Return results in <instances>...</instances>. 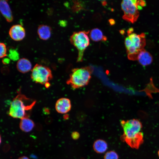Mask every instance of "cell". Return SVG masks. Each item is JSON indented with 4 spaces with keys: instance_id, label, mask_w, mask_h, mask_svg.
Masks as SVG:
<instances>
[{
    "instance_id": "12",
    "label": "cell",
    "mask_w": 159,
    "mask_h": 159,
    "mask_svg": "<svg viewBox=\"0 0 159 159\" xmlns=\"http://www.w3.org/2000/svg\"><path fill=\"white\" fill-rule=\"evenodd\" d=\"M16 68L19 72L25 73L31 70L32 65L29 60L23 58L18 61L16 64Z\"/></svg>"
},
{
    "instance_id": "2",
    "label": "cell",
    "mask_w": 159,
    "mask_h": 159,
    "mask_svg": "<svg viewBox=\"0 0 159 159\" xmlns=\"http://www.w3.org/2000/svg\"><path fill=\"white\" fill-rule=\"evenodd\" d=\"M132 28L127 31V36L125 40L128 58L130 60H137L140 52L143 49L146 44L145 35L144 33L137 34L133 32Z\"/></svg>"
},
{
    "instance_id": "9",
    "label": "cell",
    "mask_w": 159,
    "mask_h": 159,
    "mask_svg": "<svg viewBox=\"0 0 159 159\" xmlns=\"http://www.w3.org/2000/svg\"><path fill=\"white\" fill-rule=\"evenodd\" d=\"M71 104L70 100L66 98H62L56 102L55 108L57 111L61 114H65L71 110Z\"/></svg>"
},
{
    "instance_id": "24",
    "label": "cell",
    "mask_w": 159,
    "mask_h": 159,
    "mask_svg": "<svg viewBox=\"0 0 159 159\" xmlns=\"http://www.w3.org/2000/svg\"><path fill=\"white\" fill-rule=\"evenodd\" d=\"M45 85L46 87H48L50 86V84L48 82L46 83L45 84Z\"/></svg>"
},
{
    "instance_id": "7",
    "label": "cell",
    "mask_w": 159,
    "mask_h": 159,
    "mask_svg": "<svg viewBox=\"0 0 159 159\" xmlns=\"http://www.w3.org/2000/svg\"><path fill=\"white\" fill-rule=\"evenodd\" d=\"M31 77L36 83L45 84L52 77L51 71L48 67L37 64L32 70Z\"/></svg>"
},
{
    "instance_id": "20",
    "label": "cell",
    "mask_w": 159,
    "mask_h": 159,
    "mask_svg": "<svg viewBox=\"0 0 159 159\" xmlns=\"http://www.w3.org/2000/svg\"><path fill=\"white\" fill-rule=\"evenodd\" d=\"M72 137L73 139H77L79 137V134L77 132H73L72 134Z\"/></svg>"
},
{
    "instance_id": "25",
    "label": "cell",
    "mask_w": 159,
    "mask_h": 159,
    "mask_svg": "<svg viewBox=\"0 0 159 159\" xmlns=\"http://www.w3.org/2000/svg\"><path fill=\"white\" fill-rule=\"evenodd\" d=\"M158 156L159 157V150L158 151Z\"/></svg>"
},
{
    "instance_id": "16",
    "label": "cell",
    "mask_w": 159,
    "mask_h": 159,
    "mask_svg": "<svg viewBox=\"0 0 159 159\" xmlns=\"http://www.w3.org/2000/svg\"><path fill=\"white\" fill-rule=\"evenodd\" d=\"M107 143L102 139H98L95 141L93 145L94 150L97 153H102L106 151L107 149Z\"/></svg>"
},
{
    "instance_id": "21",
    "label": "cell",
    "mask_w": 159,
    "mask_h": 159,
    "mask_svg": "<svg viewBox=\"0 0 159 159\" xmlns=\"http://www.w3.org/2000/svg\"><path fill=\"white\" fill-rule=\"evenodd\" d=\"M10 60L9 58L5 57L2 59V62L5 64H7L10 63Z\"/></svg>"
},
{
    "instance_id": "4",
    "label": "cell",
    "mask_w": 159,
    "mask_h": 159,
    "mask_svg": "<svg viewBox=\"0 0 159 159\" xmlns=\"http://www.w3.org/2000/svg\"><path fill=\"white\" fill-rule=\"evenodd\" d=\"M146 5L145 1L140 0H124L121 5L124 12L122 19L129 22L134 23L139 16V10Z\"/></svg>"
},
{
    "instance_id": "6",
    "label": "cell",
    "mask_w": 159,
    "mask_h": 159,
    "mask_svg": "<svg viewBox=\"0 0 159 159\" xmlns=\"http://www.w3.org/2000/svg\"><path fill=\"white\" fill-rule=\"evenodd\" d=\"M89 32V31L75 32L70 36V40L71 43L78 51V62L82 60L84 52L89 45L90 39L88 35Z\"/></svg>"
},
{
    "instance_id": "13",
    "label": "cell",
    "mask_w": 159,
    "mask_h": 159,
    "mask_svg": "<svg viewBox=\"0 0 159 159\" xmlns=\"http://www.w3.org/2000/svg\"><path fill=\"white\" fill-rule=\"evenodd\" d=\"M52 29L50 26L47 25L41 24L38 27L37 33L40 39L47 40L50 37Z\"/></svg>"
},
{
    "instance_id": "18",
    "label": "cell",
    "mask_w": 159,
    "mask_h": 159,
    "mask_svg": "<svg viewBox=\"0 0 159 159\" xmlns=\"http://www.w3.org/2000/svg\"><path fill=\"white\" fill-rule=\"evenodd\" d=\"M117 154L114 151L107 152L104 156V159H118Z\"/></svg>"
},
{
    "instance_id": "17",
    "label": "cell",
    "mask_w": 159,
    "mask_h": 159,
    "mask_svg": "<svg viewBox=\"0 0 159 159\" xmlns=\"http://www.w3.org/2000/svg\"><path fill=\"white\" fill-rule=\"evenodd\" d=\"M8 57L13 61H15L19 59V54L15 49L11 48L9 49L8 53L7 54Z\"/></svg>"
},
{
    "instance_id": "8",
    "label": "cell",
    "mask_w": 159,
    "mask_h": 159,
    "mask_svg": "<svg viewBox=\"0 0 159 159\" xmlns=\"http://www.w3.org/2000/svg\"><path fill=\"white\" fill-rule=\"evenodd\" d=\"M9 34L11 38L13 40L16 41H21L25 36V30L21 25H14L10 28Z\"/></svg>"
},
{
    "instance_id": "14",
    "label": "cell",
    "mask_w": 159,
    "mask_h": 159,
    "mask_svg": "<svg viewBox=\"0 0 159 159\" xmlns=\"http://www.w3.org/2000/svg\"><path fill=\"white\" fill-rule=\"evenodd\" d=\"M19 123L20 129L23 131L28 132L31 131L34 126L33 121L28 117L21 119Z\"/></svg>"
},
{
    "instance_id": "11",
    "label": "cell",
    "mask_w": 159,
    "mask_h": 159,
    "mask_svg": "<svg viewBox=\"0 0 159 159\" xmlns=\"http://www.w3.org/2000/svg\"><path fill=\"white\" fill-rule=\"evenodd\" d=\"M0 10L1 14L7 21L10 22L12 21L13 16L12 12L6 1L0 0Z\"/></svg>"
},
{
    "instance_id": "5",
    "label": "cell",
    "mask_w": 159,
    "mask_h": 159,
    "mask_svg": "<svg viewBox=\"0 0 159 159\" xmlns=\"http://www.w3.org/2000/svg\"><path fill=\"white\" fill-rule=\"evenodd\" d=\"M91 71L89 67L73 69L67 83L73 89H78L86 86L91 78Z\"/></svg>"
},
{
    "instance_id": "15",
    "label": "cell",
    "mask_w": 159,
    "mask_h": 159,
    "mask_svg": "<svg viewBox=\"0 0 159 159\" xmlns=\"http://www.w3.org/2000/svg\"><path fill=\"white\" fill-rule=\"evenodd\" d=\"M90 37L92 40L95 42L105 41L107 40V37L103 34L102 31L97 28L93 29L90 31Z\"/></svg>"
},
{
    "instance_id": "22",
    "label": "cell",
    "mask_w": 159,
    "mask_h": 159,
    "mask_svg": "<svg viewBox=\"0 0 159 159\" xmlns=\"http://www.w3.org/2000/svg\"><path fill=\"white\" fill-rule=\"evenodd\" d=\"M59 24L61 26H66V21L64 20H62L59 21Z\"/></svg>"
},
{
    "instance_id": "19",
    "label": "cell",
    "mask_w": 159,
    "mask_h": 159,
    "mask_svg": "<svg viewBox=\"0 0 159 159\" xmlns=\"http://www.w3.org/2000/svg\"><path fill=\"white\" fill-rule=\"evenodd\" d=\"M0 57L3 58L7 55L6 48L5 44L3 43L0 44Z\"/></svg>"
},
{
    "instance_id": "23",
    "label": "cell",
    "mask_w": 159,
    "mask_h": 159,
    "mask_svg": "<svg viewBox=\"0 0 159 159\" xmlns=\"http://www.w3.org/2000/svg\"><path fill=\"white\" fill-rule=\"evenodd\" d=\"M18 159H29L28 157L25 156H22L19 157Z\"/></svg>"
},
{
    "instance_id": "3",
    "label": "cell",
    "mask_w": 159,
    "mask_h": 159,
    "mask_svg": "<svg viewBox=\"0 0 159 159\" xmlns=\"http://www.w3.org/2000/svg\"><path fill=\"white\" fill-rule=\"evenodd\" d=\"M35 102L24 95H18L11 102L8 114L13 118L21 119L28 117L27 112L32 108Z\"/></svg>"
},
{
    "instance_id": "1",
    "label": "cell",
    "mask_w": 159,
    "mask_h": 159,
    "mask_svg": "<svg viewBox=\"0 0 159 159\" xmlns=\"http://www.w3.org/2000/svg\"><path fill=\"white\" fill-rule=\"evenodd\" d=\"M120 124L123 133L121 140L132 148L138 149L143 143L144 135L142 131V125L137 119L122 120Z\"/></svg>"
},
{
    "instance_id": "10",
    "label": "cell",
    "mask_w": 159,
    "mask_h": 159,
    "mask_svg": "<svg viewBox=\"0 0 159 159\" xmlns=\"http://www.w3.org/2000/svg\"><path fill=\"white\" fill-rule=\"evenodd\" d=\"M137 60L142 66H146L152 63L153 57L151 54L144 49L139 53Z\"/></svg>"
}]
</instances>
